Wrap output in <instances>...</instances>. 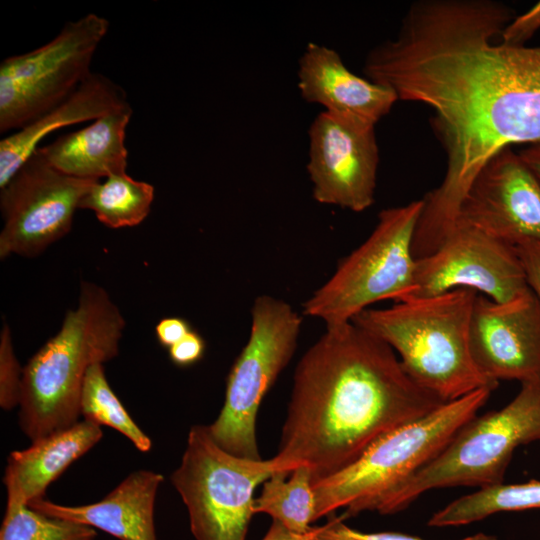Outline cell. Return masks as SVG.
I'll return each instance as SVG.
<instances>
[{"mask_svg":"<svg viewBox=\"0 0 540 540\" xmlns=\"http://www.w3.org/2000/svg\"><path fill=\"white\" fill-rule=\"evenodd\" d=\"M513 19L511 7L496 0H417L397 35L365 58L368 80L432 110L446 170L422 198L418 227L427 235L441 236L455 223L492 155L540 141V46L503 43Z\"/></svg>","mask_w":540,"mask_h":540,"instance_id":"cell-1","label":"cell"},{"mask_svg":"<svg viewBox=\"0 0 540 540\" xmlns=\"http://www.w3.org/2000/svg\"><path fill=\"white\" fill-rule=\"evenodd\" d=\"M443 404L384 341L352 321L325 327L296 366L273 459L288 474L308 467L314 484L352 464L382 435Z\"/></svg>","mask_w":540,"mask_h":540,"instance_id":"cell-2","label":"cell"},{"mask_svg":"<svg viewBox=\"0 0 540 540\" xmlns=\"http://www.w3.org/2000/svg\"><path fill=\"white\" fill-rule=\"evenodd\" d=\"M125 319L99 285L82 282L78 305L23 368L19 425L32 441L76 424L86 373L117 356Z\"/></svg>","mask_w":540,"mask_h":540,"instance_id":"cell-3","label":"cell"},{"mask_svg":"<svg viewBox=\"0 0 540 540\" xmlns=\"http://www.w3.org/2000/svg\"><path fill=\"white\" fill-rule=\"evenodd\" d=\"M476 295L470 289H456L411 298L384 309H365L352 322L389 345L407 374L447 403L498 386L480 372L470 351Z\"/></svg>","mask_w":540,"mask_h":540,"instance_id":"cell-4","label":"cell"},{"mask_svg":"<svg viewBox=\"0 0 540 540\" xmlns=\"http://www.w3.org/2000/svg\"><path fill=\"white\" fill-rule=\"evenodd\" d=\"M476 390L382 435L349 466L313 484L315 521L338 509L345 516L375 512L399 484L437 455L488 401Z\"/></svg>","mask_w":540,"mask_h":540,"instance_id":"cell-5","label":"cell"},{"mask_svg":"<svg viewBox=\"0 0 540 540\" xmlns=\"http://www.w3.org/2000/svg\"><path fill=\"white\" fill-rule=\"evenodd\" d=\"M538 440L540 385L522 384L507 405L466 422L437 455L393 489L375 512H401L433 489L501 484L514 451Z\"/></svg>","mask_w":540,"mask_h":540,"instance_id":"cell-6","label":"cell"},{"mask_svg":"<svg viewBox=\"0 0 540 540\" xmlns=\"http://www.w3.org/2000/svg\"><path fill=\"white\" fill-rule=\"evenodd\" d=\"M422 199L381 210L371 234L303 303L302 314L325 327L351 322L370 305L410 299L415 291L414 231Z\"/></svg>","mask_w":540,"mask_h":540,"instance_id":"cell-7","label":"cell"},{"mask_svg":"<svg viewBox=\"0 0 540 540\" xmlns=\"http://www.w3.org/2000/svg\"><path fill=\"white\" fill-rule=\"evenodd\" d=\"M302 322V315L282 299L260 295L253 301L248 341L227 376L223 407L207 425L214 441L229 453L261 459L258 409L294 355Z\"/></svg>","mask_w":540,"mask_h":540,"instance_id":"cell-8","label":"cell"},{"mask_svg":"<svg viewBox=\"0 0 540 540\" xmlns=\"http://www.w3.org/2000/svg\"><path fill=\"white\" fill-rule=\"evenodd\" d=\"M280 472L273 458L254 460L229 453L208 426L190 428L171 483L188 510L196 540H245L254 512V492Z\"/></svg>","mask_w":540,"mask_h":540,"instance_id":"cell-9","label":"cell"},{"mask_svg":"<svg viewBox=\"0 0 540 540\" xmlns=\"http://www.w3.org/2000/svg\"><path fill=\"white\" fill-rule=\"evenodd\" d=\"M109 30L95 13L67 22L46 44L0 64V132L18 130L68 98L92 73Z\"/></svg>","mask_w":540,"mask_h":540,"instance_id":"cell-10","label":"cell"},{"mask_svg":"<svg viewBox=\"0 0 540 540\" xmlns=\"http://www.w3.org/2000/svg\"><path fill=\"white\" fill-rule=\"evenodd\" d=\"M55 169L36 149L0 188V258L36 257L63 238L93 183Z\"/></svg>","mask_w":540,"mask_h":540,"instance_id":"cell-11","label":"cell"},{"mask_svg":"<svg viewBox=\"0 0 540 540\" xmlns=\"http://www.w3.org/2000/svg\"><path fill=\"white\" fill-rule=\"evenodd\" d=\"M414 280L411 298L470 289L506 303L530 289L513 245L457 221L435 252L416 259Z\"/></svg>","mask_w":540,"mask_h":540,"instance_id":"cell-12","label":"cell"},{"mask_svg":"<svg viewBox=\"0 0 540 540\" xmlns=\"http://www.w3.org/2000/svg\"><path fill=\"white\" fill-rule=\"evenodd\" d=\"M307 172L316 202L353 212L375 199L379 149L375 127L322 111L309 131Z\"/></svg>","mask_w":540,"mask_h":540,"instance_id":"cell-13","label":"cell"},{"mask_svg":"<svg viewBox=\"0 0 540 540\" xmlns=\"http://www.w3.org/2000/svg\"><path fill=\"white\" fill-rule=\"evenodd\" d=\"M456 221L513 246L540 242V181L505 147L473 179Z\"/></svg>","mask_w":540,"mask_h":540,"instance_id":"cell-14","label":"cell"},{"mask_svg":"<svg viewBox=\"0 0 540 540\" xmlns=\"http://www.w3.org/2000/svg\"><path fill=\"white\" fill-rule=\"evenodd\" d=\"M469 345L477 368L489 380L540 385V300L531 289L506 303L477 294Z\"/></svg>","mask_w":540,"mask_h":540,"instance_id":"cell-15","label":"cell"},{"mask_svg":"<svg viewBox=\"0 0 540 540\" xmlns=\"http://www.w3.org/2000/svg\"><path fill=\"white\" fill-rule=\"evenodd\" d=\"M302 98L324 111L363 125L374 126L398 101L395 92L352 73L332 48L308 43L298 63Z\"/></svg>","mask_w":540,"mask_h":540,"instance_id":"cell-16","label":"cell"},{"mask_svg":"<svg viewBox=\"0 0 540 540\" xmlns=\"http://www.w3.org/2000/svg\"><path fill=\"white\" fill-rule=\"evenodd\" d=\"M162 481L160 473L137 470L96 503L65 506L42 497L28 506L49 516L100 529L120 540H157L154 504Z\"/></svg>","mask_w":540,"mask_h":540,"instance_id":"cell-17","label":"cell"},{"mask_svg":"<svg viewBox=\"0 0 540 540\" xmlns=\"http://www.w3.org/2000/svg\"><path fill=\"white\" fill-rule=\"evenodd\" d=\"M129 103L125 90L109 77L92 72L64 101L0 141V188L52 132L94 121Z\"/></svg>","mask_w":540,"mask_h":540,"instance_id":"cell-18","label":"cell"},{"mask_svg":"<svg viewBox=\"0 0 540 540\" xmlns=\"http://www.w3.org/2000/svg\"><path fill=\"white\" fill-rule=\"evenodd\" d=\"M102 435L99 425L84 419L32 441L27 449L12 452L3 477L7 506L28 505L42 498L49 484L87 453Z\"/></svg>","mask_w":540,"mask_h":540,"instance_id":"cell-19","label":"cell"},{"mask_svg":"<svg viewBox=\"0 0 540 540\" xmlns=\"http://www.w3.org/2000/svg\"><path fill=\"white\" fill-rule=\"evenodd\" d=\"M132 114L127 103L37 150L55 169L75 178L100 181L126 172L125 137Z\"/></svg>","mask_w":540,"mask_h":540,"instance_id":"cell-20","label":"cell"},{"mask_svg":"<svg viewBox=\"0 0 540 540\" xmlns=\"http://www.w3.org/2000/svg\"><path fill=\"white\" fill-rule=\"evenodd\" d=\"M540 508V481L497 484L459 497L434 512L430 527H457L481 521L493 514Z\"/></svg>","mask_w":540,"mask_h":540,"instance_id":"cell-21","label":"cell"},{"mask_svg":"<svg viewBox=\"0 0 540 540\" xmlns=\"http://www.w3.org/2000/svg\"><path fill=\"white\" fill-rule=\"evenodd\" d=\"M254 512L271 516L291 532H310L315 521V495L309 468L298 466L291 474H272L255 498Z\"/></svg>","mask_w":540,"mask_h":540,"instance_id":"cell-22","label":"cell"},{"mask_svg":"<svg viewBox=\"0 0 540 540\" xmlns=\"http://www.w3.org/2000/svg\"><path fill=\"white\" fill-rule=\"evenodd\" d=\"M154 187L126 172L96 181L83 196L79 209L92 210L97 219L112 229L139 225L149 215Z\"/></svg>","mask_w":540,"mask_h":540,"instance_id":"cell-23","label":"cell"},{"mask_svg":"<svg viewBox=\"0 0 540 540\" xmlns=\"http://www.w3.org/2000/svg\"><path fill=\"white\" fill-rule=\"evenodd\" d=\"M80 409L85 420L115 429L139 451L148 452L151 449V439L137 426L111 389L102 363L93 364L86 373Z\"/></svg>","mask_w":540,"mask_h":540,"instance_id":"cell-24","label":"cell"},{"mask_svg":"<svg viewBox=\"0 0 540 540\" xmlns=\"http://www.w3.org/2000/svg\"><path fill=\"white\" fill-rule=\"evenodd\" d=\"M96 534L92 527L16 505L6 506L0 540H94Z\"/></svg>","mask_w":540,"mask_h":540,"instance_id":"cell-25","label":"cell"},{"mask_svg":"<svg viewBox=\"0 0 540 540\" xmlns=\"http://www.w3.org/2000/svg\"><path fill=\"white\" fill-rule=\"evenodd\" d=\"M23 368L16 358L11 330L3 323L0 333V405L10 410L19 405Z\"/></svg>","mask_w":540,"mask_h":540,"instance_id":"cell-26","label":"cell"},{"mask_svg":"<svg viewBox=\"0 0 540 540\" xmlns=\"http://www.w3.org/2000/svg\"><path fill=\"white\" fill-rule=\"evenodd\" d=\"M312 540H428L401 532H363L349 527L342 518H334L323 526ZM457 540H499L496 536L479 532Z\"/></svg>","mask_w":540,"mask_h":540,"instance_id":"cell-27","label":"cell"},{"mask_svg":"<svg viewBox=\"0 0 540 540\" xmlns=\"http://www.w3.org/2000/svg\"><path fill=\"white\" fill-rule=\"evenodd\" d=\"M540 30V1L503 29L500 40L508 45L523 46Z\"/></svg>","mask_w":540,"mask_h":540,"instance_id":"cell-28","label":"cell"},{"mask_svg":"<svg viewBox=\"0 0 540 540\" xmlns=\"http://www.w3.org/2000/svg\"><path fill=\"white\" fill-rule=\"evenodd\" d=\"M205 350V340L198 332L192 330L169 348V357L176 366L188 367L202 359Z\"/></svg>","mask_w":540,"mask_h":540,"instance_id":"cell-29","label":"cell"},{"mask_svg":"<svg viewBox=\"0 0 540 540\" xmlns=\"http://www.w3.org/2000/svg\"><path fill=\"white\" fill-rule=\"evenodd\" d=\"M514 247L522 262L528 285L540 300V242L522 241Z\"/></svg>","mask_w":540,"mask_h":540,"instance_id":"cell-30","label":"cell"},{"mask_svg":"<svg viewBox=\"0 0 540 540\" xmlns=\"http://www.w3.org/2000/svg\"><path fill=\"white\" fill-rule=\"evenodd\" d=\"M192 330L190 323L181 317L163 318L155 326V334L158 342L168 349L183 339Z\"/></svg>","mask_w":540,"mask_h":540,"instance_id":"cell-31","label":"cell"},{"mask_svg":"<svg viewBox=\"0 0 540 540\" xmlns=\"http://www.w3.org/2000/svg\"><path fill=\"white\" fill-rule=\"evenodd\" d=\"M319 526L314 527L310 532L298 534L289 531L277 521H272L267 533L262 540H312L318 532Z\"/></svg>","mask_w":540,"mask_h":540,"instance_id":"cell-32","label":"cell"},{"mask_svg":"<svg viewBox=\"0 0 540 540\" xmlns=\"http://www.w3.org/2000/svg\"><path fill=\"white\" fill-rule=\"evenodd\" d=\"M518 155L540 181V141L528 144Z\"/></svg>","mask_w":540,"mask_h":540,"instance_id":"cell-33","label":"cell"}]
</instances>
